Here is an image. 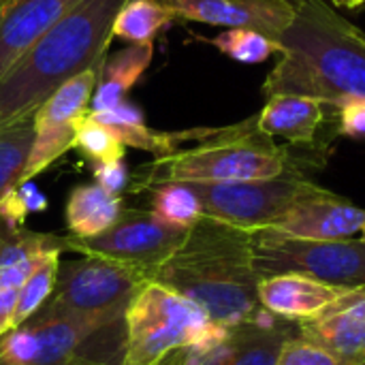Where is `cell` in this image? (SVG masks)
<instances>
[{
  "label": "cell",
  "mask_w": 365,
  "mask_h": 365,
  "mask_svg": "<svg viewBox=\"0 0 365 365\" xmlns=\"http://www.w3.org/2000/svg\"><path fill=\"white\" fill-rule=\"evenodd\" d=\"M278 62L263 94H295L338 107L365 101V32L323 0H295L291 26L276 38Z\"/></svg>",
  "instance_id": "1"
},
{
  "label": "cell",
  "mask_w": 365,
  "mask_h": 365,
  "mask_svg": "<svg viewBox=\"0 0 365 365\" xmlns=\"http://www.w3.org/2000/svg\"><path fill=\"white\" fill-rule=\"evenodd\" d=\"M154 280L195 302L212 323L237 327L265 314L252 263V233L203 216Z\"/></svg>",
  "instance_id": "2"
},
{
  "label": "cell",
  "mask_w": 365,
  "mask_h": 365,
  "mask_svg": "<svg viewBox=\"0 0 365 365\" xmlns=\"http://www.w3.org/2000/svg\"><path fill=\"white\" fill-rule=\"evenodd\" d=\"M128 0H83L53 24L0 77V130L32 120L68 79L98 68L113 38L115 15Z\"/></svg>",
  "instance_id": "3"
},
{
  "label": "cell",
  "mask_w": 365,
  "mask_h": 365,
  "mask_svg": "<svg viewBox=\"0 0 365 365\" xmlns=\"http://www.w3.org/2000/svg\"><path fill=\"white\" fill-rule=\"evenodd\" d=\"M182 145L167 156H158L145 165L135 190H152L163 184H216L244 182L302 173V158L293 156L274 137L259 128L257 115L222 126V128H192L182 130Z\"/></svg>",
  "instance_id": "4"
},
{
  "label": "cell",
  "mask_w": 365,
  "mask_h": 365,
  "mask_svg": "<svg viewBox=\"0 0 365 365\" xmlns=\"http://www.w3.org/2000/svg\"><path fill=\"white\" fill-rule=\"evenodd\" d=\"M229 329L212 323L195 302L152 280L124 312L120 365H188L190 349L220 342Z\"/></svg>",
  "instance_id": "5"
},
{
  "label": "cell",
  "mask_w": 365,
  "mask_h": 365,
  "mask_svg": "<svg viewBox=\"0 0 365 365\" xmlns=\"http://www.w3.org/2000/svg\"><path fill=\"white\" fill-rule=\"evenodd\" d=\"M252 263L259 280L297 274L336 287L365 289L361 240H302L267 227L252 231Z\"/></svg>",
  "instance_id": "6"
},
{
  "label": "cell",
  "mask_w": 365,
  "mask_h": 365,
  "mask_svg": "<svg viewBox=\"0 0 365 365\" xmlns=\"http://www.w3.org/2000/svg\"><path fill=\"white\" fill-rule=\"evenodd\" d=\"M154 280V274L107 257L83 255L77 261L60 263L58 280L38 317L66 312H103L130 304V299Z\"/></svg>",
  "instance_id": "7"
},
{
  "label": "cell",
  "mask_w": 365,
  "mask_h": 365,
  "mask_svg": "<svg viewBox=\"0 0 365 365\" xmlns=\"http://www.w3.org/2000/svg\"><path fill=\"white\" fill-rule=\"evenodd\" d=\"M188 186L199 197L203 216L250 233L272 227L299 199L319 188V184L297 175Z\"/></svg>",
  "instance_id": "8"
},
{
  "label": "cell",
  "mask_w": 365,
  "mask_h": 365,
  "mask_svg": "<svg viewBox=\"0 0 365 365\" xmlns=\"http://www.w3.org/2000/svg\"><path fill=\"white\" fill-rule=\"evenodd\" d=\"M98 68L79 73L60 86L32 115V148L21 173V182H32L38 173L49 169L60 156L75 148V135L81 118L90 111L96 88Z\"/></svg>",
  "instance_id": "9"
},
{
  "label": "cell",
  "mask_w": 365,
  "mask_h": 365,
  "mask_svg": "<svg viewBox=\"0 0 365 365\" xmlns=\"http://www.w3.org/2000/svg\"><path fill=\"white\" fill-rule=\"evenodd\" d=\"M188 231H178L158 222L150 212L124 210L120 220L105 233L79 240L64 237V248L68 252L107 257L143 267L152 274L178 250Z\"/></svg>",
  "instance_id": "10"
},
{
  "label": "cell",
  "mask_w": 365,
  "mask_h": 365,
  "mask_svg": "<svg viewBox=\"0 0 365 365\" xmlns=\"http://www.w3.org/2000/svg\"><path fill=\"white\" fill-rule=\"evenodd\" d=\"M173 17L220 26L250 28L278 38L295 17V0H158Z\"/></svg>",
  "instance_id": "11"
},
{
  "label": "cell",
  "mask_w": 365,
  "mask_h": 365,
  "mask_svg": "<svg viewBox=\"0 0 365 365\" xmlns=\"http://www.w3.org/2000/svg\"><path fill=\"white\" fill-rule=\"evenodd\" d=\"M357 291L297 274H282L259 280V304L274 319L308 323L336 310Z\"/></svg>",
  "instance_id": "12"
},
{
  "label": "cell",
  "mask_w": 365,
  "mask_h": 365,
  "mask_svg": "<svg viewBox=\"0 0 365 365\" xmlns=\"http://www.w3.org/2000/svg\"><path fill=\"white\" fill-rule=\"evenodd\" d=\"M365 210L319 186L299 199L269 229L302 240H351L361 233Z\"/></svg>",
  "instance_id": "13"
},
{
  "label": "cell",
  "mask_w": 365,
  "mask_h": 365,
  "mask_svg": "<svg viewBox=\"0 0 365 365\" xmlns=\"http://www.w3.org/2000/svg\"><path fill=\"white\" fill-rule=\"evenodd\" d=\"M297 336L323 349L338 365H365V289L336 310L297 323Z\"/></svg>",
  "instance_id": "14"
},
{
  "label": "cell",
  "mask_w": 365,
  "mask_h": 365,
  "mask_svg": "<svg viewBox=\"0 0 365 365\" xmlns=\"http://www.w3.org/2000/svg\"><path fill=\"white\" fill-rule=\"evenodd\" d=\"M83 0H9L0 11V77Z\"/></svg>",
  "instance_id": "15"
},
{
  "label": "cell",
  "mask_w": 365,
  "mask_h": 365,
  "mask_svg": "<svg viewBox=\"0 0 365 365\" xmlns=\"http://www.w3.org/2000/svg\"><path fill=\"white\" fill-rule=\"evenodd\" d=\"M297 336V323H287L267 312L252 321L229 329L218 346L203 353L199 365H276L282 346Z\"/></svg>",
  "instance_id": "16"
},
{
  "label": "cell",
  "mask_w": 365,
  "mask_h": 365,
  "mask_svg": "<svg viewBox=\"0 0 365 365\" xmlns=\"http://www.w3.org/2000/svg\"><path fill=\"white\" fill-rule=\"evenodd\" d=\"M329 105L295 94L269 96L265 107L257 113L259 128L269 137H280L297 148L319 152V133L325 126Z\"/></svg>",
  "instance_id": "17"
},
{
  "label": "cell",
  "mask_w": 365,
  "mask_h": 365,
  "mask_svg": "<svg viewBox=\"0 0 365 365\" xmlns=\"http://www.w3.org/2000/svg\"><path fill=\"white\" fill-rule=\"evenodd\" d=\"M53 250L66 252L64 237L15 229L0 220V289L21 291L41 259Z\"/></svg>",
  "instance_id": "18"
},
{
  "label": "cell",
  "mask_w": 365,
  "mask_h": 365,
  "mask_svg": "<svg viewBox=\"0 0 365 365\" xmlns=\"http://www.w3.org/2000/svg\"><path fill=\"white\" fill-rule=\"evenodd\" d=\"M154 58V43L128 45L103 60L96 75L90 111H107L124 103L130 88L143 77Z\"/></svg>",
  "instance_id": "19"
},
{
  "label": "cell",
  "mask_w": 365,
  "mask_h": 365,
  "mask_svg": "<svg viewBox=\"0 0 365 365\" xmlns=\"http://www.w3.org/2000/svg\"><path fill=\"white\" fill-rule=\"evenodd\" d=\"M122 212V197L107 192L98 184H79L68 192L64 220L73 237L90 240L111 229Z\"/></svg>",
  "instance_id": "20"
},
{
  "label": "cell",
  "mask_w": 365,
  "mask_h": 365,
  "mask_svg": "<svg viewBox=\"0 0 365 365\" xmlns=\"http://www.w3.org/2000/svg\"><path fill=\"white\" fill-rule=\"evenodd\" d=\"M98 122L107 124L126 148H137L143 152L158 156H167L175 152L182 143V133H158L152 130L145 122L141 107L130 103L128 98L113 109L107 111H90Z\"/></svg>",
  "instance_id": "21"
},
{
  "label": "cell",
  "mask_w": 365,
  "mask_h": 365,
  "mask_svg": "<svg viewBox=\"0 0 365 365\" xmlns=\"http://www.w3.org/2000/svg\"><path fill=\"white\" fill-rule=\"evenodd\" d=\"M173 19V13L158 0H128L115 15L111 34L130 45L154 43Z\"/></svg>",
  "instance_id": "22"
},
{
  "label": "cell",
  "mask_w": 365,
  "mask_h": 365,
  "mask_svg": "<svg viewBox=\"0 0 365 365\" xmlns=\"http://www.w3.org/2000/svg\"><path fill=\"white\" fill-rule=\"evenodd\" d=\"M152 210L150 214L165 227L188 231L203 218L199 197L188 184H163L150 190Z\"/></svg>",
  "instance_id": "23"
},
{
  "label": "cell",
  "mask_w": 365,
  "mask_h": 365,
  "mask_svg": "<svg viewBox=\"0 0 365 365\" xmlns=\"http://www.w3.org/2000/svg\"><path fill=\"white\" fill-rule=\"evenodd\" d=\"M60 257L62 250H53L49 255H45L41 259V263L34 267V272L28 276L26 284L19 291L17 297V308H15V317H13V329H17L19 325H24L26 321H30L51 297L56 280H58V269H60Z\"/></svg>",
  "instance_id": "24"
},
{
  "label": "cell",
  "mask_w": 365,
  "mask_h": 365,
  "mask_svg": "<svg viewBox=\"0 0 365 365\" xmlns=\"http://www.w3.org/2000/svg\"><path fill=\"white\" fill-rule=\"evenodd\" d=\"M32 120L0 130V201L11 188L19 184L32 148Z\"/></svg>",
  "instance_id": "25"
},
{
  "label": "cell",
  "mask_w": 365,
  "mask_h": 365,
  "mask_svg": "<svg viewBox=\"0 0 365 365\" xmlns=\"http://www.w3.org/2000/svg\"><path fill=\"white\" fill-rule=\"evenodd\" d=\"M203 41L212 43L220 53L242 64H261L278 53L274 38L250 28H225L216 36Z\"/></svg>",
  "instance_id": "26"
},
{
  "label": "cell",
  "mask_w": 365,
  "mask_h": 365,
  "mask_svg": "<svg viewBox=\"0 0 365 365\" xmlns=\"http://www.w3.org/2000/svg\"><path fill=\"white\" fill-rule=\"evenodd\" d=\"M75 150H79L81 156H86L94 165L124 160L126 156V145L122 143V139L107 124L98 122L90 111L81 118L77 126Z\"/></svg>",
  "instance_id": "27"
},
{
  "label": "cell",
  "mask_w": 365,
  "mask_h": 365,
  "mask_svg": "<svg viewBox=\"0 0 365 365\" xmlns=\"http://www.w3.org/2000/svg\"><path fill=\"white\" fill-rule=\"evenodd\" d=\"M276 365H338L323 349L310 344L308 340L293 336L280 351Z\"/></svg>",
  "instance_id": "28"
},
{
  "label": "cell",
  "mask_w": 365,
  "mask_h": 365,
  "mask_svg": "<svg viewBox=\"0 0 365 365\" xmlns=\"http://www.w3.org/2000/svg\"><path fill=\"white\" fill-rule=\"evenodd\" d=\"M334 109L338 113V135L353 139L365 137V101H344Z\"/></svg>",
  "instance_id": "29"
},
{
  "label": "cell",
  "mask_w": 365,
  "mask_h": 365,
  "mask_svg": "<svg viewBox=\"0 0 365 365\" xmlns=\"http://www.w3.org/2000/svg\"><path fill=\"white\" fill-rule=\"evenodd\" d=\"M92 175H94V184H98L101 188H105L111 195H118L128 186V169L124 165V160H113V163H101L92 167Z\"/></svg>",
  "instance_id": "30"
},
{
  "label": "cell",
  "mask_w": 365,
  "mask_h": 365,
  "mask_svg": "<svg viewBox=\"0 0 365 365\" xmlns=\"http://www.w3.org/2000/svg\"><path fill=\"white\" fill-rule=\"evenodd\" d=\"M17 297H19V291L0 289V338L13 329V317H15V308H17Z\"/></svg>",
  "instance_id": "31"
},
{
  "label": "cell",
  "mask_w": 365,
  "mask_h": 365,
  "mask_svg": "<svg viewBox=\"0 0 365 365\" xmlns=\"http://www.w3.org/2000/svg\"><path fill=\"white\" fill-rule=\"evenodd\" d=\"M329 2L336 6H344V9H359L365 4V0H329Z\"/></svg>",
  "instance_id": "32"
},
{
  "label": "cell",
  "mask_w": 365,
  "mask_h": 365,
  "mask_svg": "<svg viewBox=\"0 0 365 365\" xmlns=\"http://www.w3.org/2000/svg\"><path fill=\"white\" fill-rule=\"evenodd\" d=\"M361 242H365V222L364 227H361Z\"/></svg>",
  "instance_id": "33"
},
{
  "label": "cell",
  "mask_w": 365,
  "mask_h": 365,
  "mask_svg": "<svg viewBox=\"0 0 365 365\" xmlns=\"http://www.w3.org/2000/svg\"><path fill=\"white\" fill-rule=\"evenodd\" d=\"M6 2H9V0H0V11L4 9V4H6Z\"/></svg>",
  "instance_id": "34"
}]
</instances>
